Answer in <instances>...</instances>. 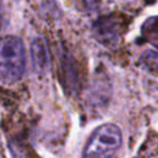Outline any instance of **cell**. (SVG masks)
I'll return each instance as SVG.
<instances>
[{
    "label": "cell",
    "mask_w": 158,
    "mask_h": 158,
    "mask_svg": "<svg viewBox=\"0 0 158 158\" xmlns=\"http://www.w3.org/2000/svg\"><path fill=\"white\" fill-rule=\"evenodd\" d=\"M26 67V53L22 41L16 36L0 40V81L12 84L21 79Z\"/></svg>",
    "instance_id": "obj_1"
},
{
    "label": "cell",
    "mask_w": 158,
    "mask_h": 158,
    "mask_svg": "<svg viewBox=\"0 0 158 158\" xmlns=\"http://www.w3.org/2000/svg\"><path fill=\"white\" fill-rule=\"evenodd\" d=\"M122 143L121 130L114 123L99 126L89 137L83 157L84 158H112Z\"/></svg>",
    "instance_id": "obj_2"
},
{
    "label": "cell",
    "mask_w": 158,
    "mask_h": 158,
    "mask_svg": "<svg viewBox=\"0 0 158 158\" xmlns=\"http://www.w3.org/2000/svg\"><path fill=\"white\" fill-rule=\"evenodd\" d=\"M95 38L106 47L116 46L120 41V22L115 16H105L95 21L93 26Z\"/></svg>",
    "instance_id": "obj_3"
},
{
    "label": "cell",
    "mask_w": 158,
    "mask_h": 158,
    "mask_svg": "<svg viewBox=\"0 0 158 158\" xmlns=\"http://www.w3.org/2000/svg\"><path fill=\"white\" fill-rule=\"evenodd\" d=\"M31 59L33 68L38 73H46L49 65V57L46 42L42 38H35L31 43Z\"/></svg>",
    "instance_id": "obj_4"
},
{
    "label": "cell",
    "mask_w": 158,
    "mask_h": 158,
    "mask_svg": "<svg viewBox=\"0 0 158 158\" xmlns=\"http://www.w3.org/2000/svg\"><path fill=\"white\" fill-rule=\"evenodd\" d=\"M142 36L147 42L158 48V16L149 17L142 26Z\"/></svg>",
    "instance_id": "obj_5"
},
{
    "label": "cell",
    "mask_w": 158,
    "mask_h": 158,
    "mask_svg": "<svg viewBox=\"0 0 158 158\" xmlns=\"http://www.w3.org/2000/svg\"><path fill=\"white\" fill-rule=\"evenodd\" d=\"M62 70L64 79L69 83V86H73L77 84V69L73 64V60L70 57L65 56L62 59Z\"/></svg>",
    "instance_id": "obj_6"
},
{
    "label": "cell",
    "mask_w": 158,
    "mask_h": 158,
    "mask_svg": "<svg viewBox=\"0 0 158 158\" xmlns=\"http://www.w3.org/2000/svg\"><path fill=\"white\" fill-rule=\"evenodd\" d=\"M142 60L151 69H158V52H154V51L146 52L142 57Z\"/></svg>",
    "instance_id": "obj_7"
},
{
    "label": "cell",
    "mask_w": 158,
    "mask_h": 158,
    "mask_svg": "<svg viewBox=\"0 0 158 158\" xmlns=\"http://www.w3.org/2000/svg\"><path fill=\"white\" fill-rule=\"evenodd\" d=\"M1 19H2V4L0 0V22H1Z\"/></svg>",
    "instance_id": "obj_8"
}]
</instances>
